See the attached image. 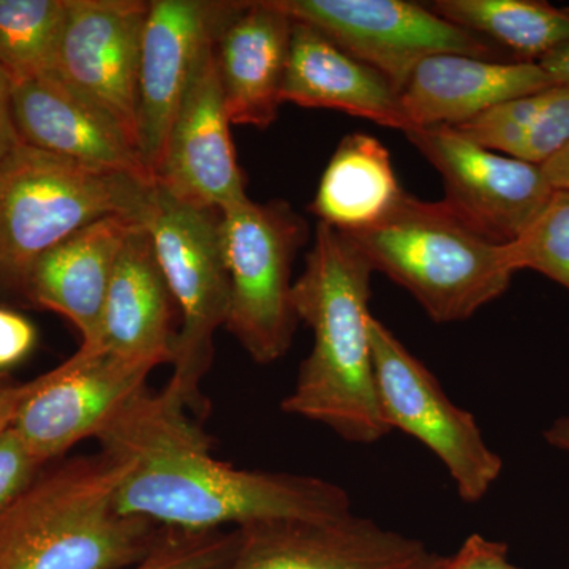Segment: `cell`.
Instances as JSON below:
<instances>
[{"mask_svg": "<svg viewBox=\"0 0 569 569\" xmlns=\"http://www.w3.org/2000/svg\"><path fill=\"white\" fill-rule=\"evenodd\" d=\"M97 440L104 451L132 463L119 489L118 508L164 529H241L351 512L346 489L323 478L246 470L213 458L211 438L189 413L148 387Z\"/></svg>", "mask_w": 569, "mask_h": 569, "instance_id": "1", "label": "cell"}, {"mask_svg": "<svg viewBox=\"0 0 569 569\" xmlns=\"http://www.w3.org/2000/svg\"><path fill=\"white\" fill-rule=\"evenodd\" d=\"M373 272L347 234L318 222L305 271L293 283L296 316L312 329L313 347L282 400L284 413L359 445L391 432L381 415L370 342Z\"/></svg>", "mask_w": 569, "mask_h": 569, "instance_id": "2", "label": "cell"}, {"mask_svg": "<svg viewBox=\"0 0 569 569\" xmlns=\"http://www.w3.org/2000/svg\"><path fill=\"white\" fill-rule=\"evenodd\" d=\"M132 463L100 449L41 468L0 518V569H129L164 527L123 515L119 489Z\"/></svg>", "mask_w": 569, "mask_h": 569, "instance_id": "3", "label": "cell"}, {"mask_svg": "<svg viewBox=\"0 0 569 569\" xmlns=\"http://www.w3.org/2000/svg\"><path fill=\"white\" fill-rule=\"evenodd\" d=\"M347 234L436 323H458L496 301L516 274L507 244L468 223L451 206L403 194L387 219Z\"/></svg>", "mask_w": 569, "mask_h": 569, "instance_id": "4", "label": "cell"}, {"mask_svg": "<svg viewBox=\"0 0 569 569\" xmlns=\"http://www.w3.org/2000/svg\"><path fill=\"white\" fill-rule=\"evenodd\" d=\"M156 183L18 144L0 160V284L20 290L41 253L107 217L142 219Z\"/></svg>", "mask_w": 569, "mask_h": 569, "instance_id": "5", "label": "cell"}, {"mask_svg": "<svg viewBox=\"0 0 569 569\" xmlns=\"http://www.w3.org/2000/svg\"><path fill=\"white\" fill-rule=\"evenodd\" d=\"M167 277L181 328L162 396L182 410L204 411L201 392L213 361V337L227 325L230 279L222 250V212L176 200L159 186L142 217Z\"/></svg>", "mask_w": 569, "mask_h": 569, "instance_id": "6", "label": "cell"}, {"mask_svg": "<svg viewBox=\"0 0 569 569\" xmlns=\"http://www.w3.org/2000/svg\"><path fill=\"white\" fill-rule=\"evenodd\" d=\"M220 233L230 279L224 329L257 365H272L290 350L299 321L291 268L306 242V222L284 201L247 198L223 209Z\"/></svg>", "mask_w": 569, "mask_h": 569, "instance_id": "7", "label": "cell"}, {"mask_svg": "<svg viewBox=\"0 0 569 569\" xmlns=\"http://www.w3.org/2000/svg\"><path fill=\"white\" fill-rule=\"evenodd\" d=\"M370 342L389 429L417 438L433 452L463 501H481L500 478L503 460L486 443L477 419L449 399L436 376L376 317Z\"/></svg>", "mask_w": 569, "mask_h": 569, "instance_id": "8", "label": "cell"}, {"mask_svg": "<svg viewBox=\"0 0 569 569\" xmlns=\"http://www.w3.org/2000/svg\"><path fill=\"white\" fill-rule=\"evenodd\" d=\"M291 20L307 22L402 92L430 56L455 52L492 59L490 41L407 0H274Z\"/></svg>", "mask_w": 569, "mask_h": 569, "instance_id": "9", "label": "cell"}, {"mask_svg": "<svg viewBox=\"0 0 569 569\" xmlns=\"http://www.w3.org/2000/svg\"><path fill=\"white\" fill-rule=\"evenodd\" d=\"M403 133L443 179L445 203L500 244L526 233L552 197L541 167L482 148L455 127Z\"/></svg>", "mask_w": 569, "mask_h": 569, "instance_id": "10", "label": "cell"}, {"mask_svg": "<svg viewBox=\"0 0 569 569\" xmlns=\"http://www.w3.org/2000/svg\"><path fill=\"white\" fill-rule=\"evenodd\" d=\"M151 372L107 351L80 347L61 366L36 378V388L11 427L37 462L47 467L86 438H97L146 388Z\"/></svg>", "mask_w": 569, "mask_h": 569, "instance_id": "11", "label": "cell"}, {"mask_svg": "<svg viewBox=\"0 0 569 569\" xmlns=\"http://www.w3.org/2000/svg\"><path fill=\"white\" fill-rule=\"evenodd\" d=\"M239 2L151 0L142 31L137 132L156 183L171 123L206 56Z\"/></svg>", "mask_w": 569, "mask_h": 569, "instance_id": "12", "label": "cell"}, {"mask_svg": "<svg viewBox=\"0 0 569 569\" xmlns=\"http://www.w3.org/2000/svg\"><path fill=\"white\" fill-rule=\"evenodd\" d=\"M418 539L353 511L328 520H276L236 529L233 552L217 569H445Z\"/></svg>", "mask_w": 569, "mask_h": 569, "instance_id": "13", "label": "cell"}, {"mask_svg": "<svg viewBox=\"0 0 569 569\" xmlns=\"http://www.w3.org/2000/svg\"><path fill=\"white\" fill-rule=\"evenodd\" d=\"M148 11L149 2L142 0H69L51 74L110 114L137 149L138 78Z\"/></svg>", "mask_w": 569, "mask_h": 569, "instance_id": "14", "label": "cell"}, {"mask_svg": "<svg viewBox=\"0 0 569 569\" xmlns=\"http://www.w3.org/2000/svg\"><path fill=\"white\" fill-rule=\"evenodd\" d=\"M230 126L212 50L176 112L156 186L183 203L220 212L246 201Z\"/></svg>", "mask_w": 569, "mask_h": 569, "instance_id": "15", "label": "cell"}, {"mask_svg": "<svg viewBox=\"0 0 569 569\" xmlns=\"http://www.w3.org/2000/svg\"><path fill=\"white\" fill-rule=\"evenodd\" d=\"M11 112L22 144L153 182L121 126L56 77L13 82Z\"/></svg>", "mask_w": 569, "mask_h": 569, "instance_id": "16", "label": "cell"}, {"mask_svg": "<svg viewBox=\"0 0 569 569\" xmlns=\"http://www.w3.org/2000/svg\"><path fill=\"white\" fill-rule=\"evenodd\" d=\"M141 219L107 217L41 253L20 290L31 305L70 321L81 348L99 350L104 301L127 234Z\"/></svg>", "mask_w": 569, "mask_h": 569, "instance_id": "17", "label": "cell"}, {"mask_svg": "<svg viewBox=\"0 0 569 569\" xmlns=\"http://www.w3.org/2000/svg\"><path fill=\"white\" fill-rule=\"evenodd\" d=\"M293 20L274 0L239 2L216 40L217 73L228 118L268 129L283 103Z\"/></svg>", "mask_w": 569, "mask_h": 569, "instance_id": "18", "label": "cell"}, {"mask_svg": "<svg viewBox=\"0 0 569 569\" xmlns=\"http://www.w3.org/2000/svg\"><path fill=\"white\" fill-rule=\"evenodd\" d=\"M176 302L151 233L138 220L123 241L104 301L99 350L157 369L174 355Z\"/></svg>", "mask_w": 569, "mask_h": 569, "instance_id": "19", "label": "cell"}, {"mask_svg": "<svg viewBox=\"0 0 569 569\" xmlns=\"http://www.w3.org/2000/svg\"><path fill=\"white\" fill-rule=\"evenodd\" d=\"M553 86L537 62H497L475 56L425 59L400 92L408 129L459 127L498 104ZM406 130V132H407Z\"/></svg>", "mask_w": 569, "mask_h": 569, "instance_id": "20", "label": "cell"}, {"mask_svg": "<svg viewBox=\"0 0 569 569\" xmlns=\"http://www.w3.org/2000/svg\"><path fill=\"white\" fill-rule=\"evenodd\" d=\"M282 99L343 111L402 132L408 129L395 86L307 22L293 20Z\"/></svg>", "mask_w": 569, "mask_h": 569, "instance_id": "21", "label": "cell"}, {"mask_svg": "<svg viewBox=\"0 0 569 569\" xmlns=\"http://www.w3.org/2000/svg\"><path fill=\"white\" fill-rule=\"evenodd\" d=\"M403 194L383 142L350 133L332 153L309 211L320 223L356 233L387 219Z\"/></svg>", "mask_w": 569, "mask_h": 569, "instance_id": "22", "label": "cell"}, {"mask_svg": "<svg viewBox=\"0 0 569 569\" xmlns=\"http://www.w3.org/2000/svg\"><path fill=\"white\" fill-rule=\"evenodd\" d=\"M456 130L490 151L542 167L569 142V86L509 100Z\"/></svg>", "mask_w": 569, "mask_h": 569, "instance_id": "23", "label": "cell"}, {"mask_svg": "<svg viewBox=\"0 0 569 569\" xmlns=\"http://www.w3.org/2000/svg\"><path fill=\"white\" fill-rule=\"evenodd\" d=\"M430 10L500 44L520 62H539L569 41V9L538 0H437Z\"/></svg>", "mask_w": 569, "mask_h": 569, "instance_id": "24", "label": "cell"}, {"mask_svg": "<svg viewBox=\"0 0 569 569\" xmlns=\"http://www.w3.org/2000/svg\"><path fill=\"white\" fill-rule=\"evenodd\" d=\"M69 0H0V67L11 81L51 77Z\"/></svg>", "mask_w": 569, "mask_h": 569, "instance_id": "25", "label": "cell"}, {"mask_svg": "<svg viewBox=\"0 0 569 569\" xmlns=\"http://www.w3.org/2000/svg\"><path fill=\"white\" fill-rule=\"evenodd\" d=\"M507 253L516 272L531 269L569 290V189L553 190L526 233L507 244Z\"/></svg>", "mask_w": 569, "mask_h": 569, "instance_id": "26", "label": "cell"}, {"mask_svg": "<svg viewBox=\"0 0 569 569\" xmlns=\"http://www.w3.org/2000/svg\"><path fill=\"white\" fill-rule=\"evenodd\" d=\"M236 530L167 529L146 559L129 569H217L233 552Z\"/></svg>", "mask_w": 569, "mask_h": 569, "instance_id": "27", "label": "cell"}, {"mask_svg": "<svg viewBox=\"0 0 569 569\" xmlns=\"http://www.w3.org/2000/svg\"><path fill=\"white\" fill-rule=\"evenodd\" d=\"M36 458L22 443L13 427L0 436V518L40 473Z\"/></svg>", "mask_w": 569, "mask_h": 569, "instance_id": "28", "label": "cell"}, {"mask_svg": "<svg viewBox=\"0 0 569 569\" xmlns=\"http://www.w3.org/2000/svg\"><path fill=\"white\" fill-rule=\"evenodd\" d=\"M36 343V326L21 313L0 307V370L20 365Z\"/></svg>", "mask_w": 569, "mask_h": 569, "instance_id": "29", "label": "cell"}, {"mask_svg": "<svg viewBox=\"0 0 569 569\" xmlns=\"http://www.w3.org/2000/svg\"><path fill=\"white\" fill-rule=\"evenodd\" d=\"M445 569H520L508 560V546L482 535H471Z\"/></svg>", "mask_w": 569, "mask_h": 569, "instance_id": "30", "label": "cell"}, {"mask_svg": "<svg viewBox=\"0 0 569 569\" xmlns=\"http://www.w3.org/2000/svg\"><path fill=\"white\" fill-rule=\"evenodd\" d=\"M36 388V378L26 383H17L7 377H0V436L13 426L22 403Z\"/></svg>", "mask_w": 569, "mask_h": 569, "instance_id": "31", "label": "cell"}, {"mask_svg": "<svg viewBox=\"0 0 569 569\" xmlns=\"http://www.w3.org/2000/svg\"><path fill=\"white\" fill-rule=\"evenodd\" d=\"M11 89L13 81L0 67V160L21 144L11 112Z\"/></svg>", "mask_w": 569, "mask_h": 569, "instance_id": "32", "label": "cell"}, {"mask_svg": "<svg viewBox=\"0 0 569 569\" xmlns=\"http://www.w3.org/2000/svg\"><path fill=\"white\" fill-rule=\"evenodd\" d=\"M553 84L569 86V41L538 62Z\"/></svg>", "mask_w": 569, "mask_h": 569, "instance_id": "33", "label": "cell"}, {"mask_svg": "<svg viewBox=\"0 0 569 569\" xmlns=\"http://www.w3.org/2000/svg\"><path fill=\"white\" fill-rule=\"evenodd\" d=\"M553 190L569 189V142L557 156L541 167Z\"/></svg>", "mask_w": 569, "mask_h": 569, "instance_id": "34", "label": "cell"}, {"mask_svg": "<svg viewBox=\"0 0 569 569\" xmlns=\"http://www.w3.org/2000/svg\"><path fill=\"white\" fill-rule=\"evenodd\" d=\"M546 441L550 447L569 452V415L561 417L546 430Z\"/></svg>", "mask_w": 569, "mask_h": 569, "instance_id": "35", "label": "cell"}]
</instances>
